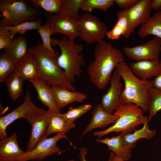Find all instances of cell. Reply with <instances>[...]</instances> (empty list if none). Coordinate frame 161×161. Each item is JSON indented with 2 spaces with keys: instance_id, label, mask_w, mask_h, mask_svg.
<instances>
[{
  "instance_id": "6da1fadb",
  "label": "cell",
  "mask_w": 161,
  "mask_h": 161,
  "mask_svg": "<svg viewBox=\"0 0 161 161\" xmlns=\"http://www.w3.org/2000/svg\"><path fill=\"white\" fill-rule=\"evenodd\" d=\"M94 60L87 72L91 82L100 90L104 89L109 82L114 69L124 61L122 52L104 40L97 44Z\"/></svg>"
},
{
  "instance_id": "7a4b0ae2",
  "label": "cell",
  "mask_w": 161,
  "mask_h": 161,
  "mask_svg": "<svg viewBox=\"0 0 161 161\" xmlns=\"http://www.w3.org/2000/svg\"><path fill=\"white\" fill-rule=\"evenodd\" d=\"M28 52L35 57L39 69V78L50 86L61 87L72 91H77L76 89L67 79L64 71L57 63V59L59 52L54 54L44 48L42 43L28 48Z\"/></svg>"
},
{
  "instance_id": "3957f363",
  "label": "cell",
  "mask_w": 161,
  "mask_h": 161,
  "mask_svg": "<svg viewBox=\"0 0 161 161\" xmlns=\"http://www.w3.org/2000/svg\"><path fill=\"white\" fill-rule=\"evenodd\" d=\"M115 70L125 84L120 97L119 105L131 103L139 106L144 112L148 111V92L153 87V80H143L136 77L124 61L120 63Z\"/></svg>"
},
{
  "instance_id": "277c9868",
  "label": "cell",
  "mask_w": 161,
  "mask_h": 161,
  "mask_svg": "<svg viewBox=\"0 0 161 161\" xmlns=\"http://www.w3.org/2000/svg\"><path fill=\"white\" fill-rule=\"evenodd\" d=\"M51 44L59 47L61 53L57 59V64L73 84L82 73V67L85 64L83 56L80 54L83 50V45L65 37L51 38Z\"/></svg>"
},
{
  "instance_id": "5b68a950",
  "label": "cell",
  "mask_w": 161,
  "mask_h": 161,
  "mask_svg": "<svg viewBox=\"0 0 161 161\" xmlns=\"http://www.w3.org/2000/svg\"><path fill=\"white\" fill-rule=\"evenodd\" d=\"M0 27L17 25L28 21L42 20L45 14L29 0H0Z\"/></svg>"
},
{
  "instance_id": "8992f818",
  "label": "cell",
  "mask_w": 161,
  "mask_h": 161,
  "mask_svg": "<svg viewBox=\"0 0 161 161\" xmlns=\"http://www.w3.org/2000/svg\"><path fill=\"white\" fill-rule=\"evenodd\" d=\"M143 112L140 108L132 103L120 105L114 112L119 117L114 124L103 130L94 132L93 135L100 139L112 132H131L148 118V117L144 115Z\"/></svg>"
},
{
  "instance_id": "52a82bcc",
  "label": "cell",
  "mask_w": 161,
  "mask_h": 161,
  "mask_svg": "<svg viewBox=\"0 0 161 161\" xmlns=\"http://www.w3.org/2000/svg\"><path fill=\"white\" fill-rule=\"evenodd\" d=\"M79 37L86 43L97 44L106 36L107 28L105 23L89 12H85L78 20Z\"/></svg>"
},
{
  "instance_id": "ba28073f",
  "label": "cell",
  "mask_w": 161,
  "mask_h": 161,
  "mask_svg": "<svg viewBox=\"0 0 161 161\" xmlns=\"http://www.w3.org/2000/svg\"><path fill=\"white\" fill-rule=\"evenodd\" d=\"M44 109L37 106L33 102L28 89L24 97V101L13 111L0 118V139L7 138L6 130L10 124L20 118L27 119L32 115L45 112Z\"/></svg>"
},
{
  "instance_id": "9c48e42d",
  "label": "cell",
  "mask_w": 161,
  "mask_h": 161,
  "mask_svg": "<svg viewBox=\"0 0 161 161\" xmlns=\"http://www.w3.org/2000/svg\"><path fill=\"white\" fill-rule=\"evenodd\" d=\"M62 139H68L65 133H57L52 137L43 139L33 150L25 151L17 161H41L54 154L60 155L62 153V151L57 145L56 143L58 141Z\"/></svg>"
},
{
  "instance_id": "30bf717a",
  "label": "cell",
  "mask_w": 161,
  "mask_h": 161,
  "mask_svg": "<svg viewBox=\"0 0 161 161\" xmlns=\"http://www.w3.org/2000/svg\"><path fill=\"white\" fill-rule=\"evenodd\" d=\"M123 51L128 58L137 61L158 59L161 51V39L155 36L143 44L126 47Z\"/></svg>"
},
{
  "instance_id": "8fae6325",
  "label": "cell",
  "mask_w": 161,
  "mask_h": 161,
  "mask_svg": "<svg viewBox=\"0 0 161 161\" xmlns=\"http://www.w3.org/2000/svg\"><path fill=\"white\" fill-rule=\"evenodd\" d=\"M151 0H138L132 7L126 10L128 22L127 30L123 36L128 38L137 27L146 23L151 17Z\"/></svg>"
},
{
  "instance_id": "7c38bea8",
  "label": "cell",
  "mask_w": 161,
  "mask_h": 161,
  "mask_svg": "<svg viewBox=\"0 0 161 161\" xmlns=\"http://www.w3.org/2000/svg\"><path fill=\"white\" fill-rule=\"evenodd\" d=\"M45 16L46 22L49 27L52 35L63 34L71 40L79 37L78 20L56 13H46Z\"/></svg>"
},
{
  "instance_id": "4fadbf2b",
  "label": "cell",
  "mask_w": 161,
  "mask_h": 161,
  "mask_svg": "<svg viewBox=\"0 0 161 161\" xmlns=\"http://www.w3.org/2000/svg\"><path fill=\"white\" fill-rule=\"evenodd\" d=\"M52 111L48 109L44 113L32 115L26 119V121L30 125L31 129L26 151L33 150L43 139L49 123Z\"/></svg>"
},
{
  "instance_id": "5bb4252c",
  "label": "cell",
  "mask_w": 161,
  "mask_h": 161,
  "mask_svg": "<svg viewBox=\"0 0 161 161\" xmlns=\"http://www.w3.org/2000/svg\"><path fill=\"white\" fill-rule=\"evenodd\" d=\"M121 76L115 70L112 74L109 83L110 86L106 92L102 97L100 103L103 109L112 114L119 106L120 97L122 91L123 84Z\"/></svg>"
},
{
  "instance_id": "9a60e30c",
  "label": "cell",
  "mask_w": 161,
  "mask_h": 161,
  "mask_svg": "<svg viewBox=\"0 0 161 161\" xmlns=\"http://www.w3.org/2000/svg\"><path fill=\"white\" fill-rule=\"evenodd\" d=\"M119 117V115L115 113L111 114L106 112L101 104L96 105L93 111L90 122L82 132L80 138L92 130L98 128H104L114 123Z\"/></svg>"
},
{
  "instance_id": "2e32d148",
  "label": "cell",
  "mask_w": 161,
  "mask_h": 161,
  "mask_svg": "<svg viewBox=\"0 0 161 161\" xmlns=\"http://www.w3.org/2000/svg\"><path fill=\"white\" fill-rule=\"evenodd\" d=\"M129 66L132 72L143 80L155 77L161 69V61L158 59L137 61Z\"/></svg>"
},
{
  "instance_id": "e0dca14e",
  "label": "cell",
  "mask_w": 161,
  "mask_h": 161,
  "mask_svg": "<svg viewBox=\"0 0 161 161\" xmlns=\"http://www.w3.org/2000/svg\"><path fill=\"white\" fill-rule=\"evenodd\" d=\"M17 135L14 133L0 140V161H17L25 152L19 147Z\"/></svg>"
},
{
  "instance_id": "ac0fdd59",
  "label": "cell",
  "mask_w": 161,
  "mask_h": 161,
  "mask_svg": "<svg viewBox=\"0 0 161 161\" xmlns=\"http://www.w3.org/2000/svg\"><path fill=\"white\" fill-rule=\"evenodd\" d=\"M56 103L60 110L70 103L83 102L86 98V94L78 91H72L61 87H51Z\"/></svg>"
},
{
  "instance_id": "d6986e66",
  "label": "cell",
  "mask_w": 161,
  "mask_h": 161,
  "mask_svg": "<svg viewBox=\"0 0 161 161\" xmlns=\"http://www.w3.org/2000/svg\"><path fill=\"white\" fill-rule=\"evenodd\" d=\"M30 81L35 89L38 100L43 104L55 112L60 113L50 86L41 79L38 78Z\"/></svg>"
},
{
  "instance_id": "ffe728a7",
  "label": "cell",
  "mask_w": 161,
  "mask_h": 161,
  "mask_svg": "<svg viewBox=\"0 0 161 161\" xmlns=\"http://www.w3.org/2000/svg\"><path fill=\"white\" fill-rule=\"evenodd\" d=\"M15 70L20 75L24 80L30 81L39 77V69L36 58L32 54L29 52L18 63Z\"/></svg>"
},
{
  "instance_id": "44dd1931",
  "label": "cell",
  "mask_w": 161,
  "mask_h": 161,
  "mask_svg": "<svg viewBox=\"0 0 161 161\" xmlns=\"http://www.w3.org/2000/svg\"><path fill=\"white\" fill-rule=\"evenodd\" d=\"M148 119L144 122L142 129L135 130L133 133H120L122 143L124 147L131 150L136 145L138 140L143 138L150 140L154 137L156 132L154 129H149Z\"/></svg>"
},
{
  "instance_id": "7402d4cb",
  "label": "cell",
  "mask_w": 161,
  "mask_h": 161,
  "mask_svg": "<svg viewBox=\"0 0 161 161\" xmlns=\"http://www.w3.org/2000/svg\"><path fill=\"white\" fill-rule=\"evenodd\" d=\"M121 134L111 138L106 137L104 139H97L96 141L106 145L107 151H111L116 157L122 159L123 161L128 160L131 156V150L124 147L122 144Z\"/></svg>"
},
{
  "instance_id": "603a6c76",
  "label": "cell",
  "mask_w": 161,
  "mask_h": 161,
  "mask_svg": "<svg viewBox=\"0 0 161 161\" xmlns=\"http://www.w3.org/2000/svg\"><path fill=\"white\" fill-rule=\"evenodd\" d=\"M75 126L74 123L68 122L61 113H57L52 110L49 123L43 139L47 138L54 133H66Z\"/></svg>"
},
{
  "instance_id": "cb8c5ba5",
  "label": "cell",
  "mask_w": 161,
  "mask_h": 161,
  "mask_svg": "<svg viewBox=\"0 0 161 161\" xmlns=\"http://www.w3.org/2000/svg\"><path fill=\"white\" fill-rule=\"evenodd\" d=\"M27 41L23 36L13 39L4 53L11 59L17 63L20 61L28 52Z\"/></svg>"
},
{
  "instance_id": "d4e9b609",
  "label": "cell",
  "mask_w": 161,
  "mask_h": 161,
  "mask_svg": "<svg viewBox=\"0 0 161 161\" xmlns=\"http://www.w3.org/2000/svg\"><path fill=\"white\" fill-rule=\"evenodd\" d=\"M138 34L141 38L153 35L161 39V11L156 12L146 23L140 25Z\"/></svg>"
},
{
  "instance_id": "484cf974",
  "label": "cell",
  "mask_w": 161,
  "mask_h": 161,
  "mask_svg": "<svg viewBox=\"0 0 161 161\" xmlns=\"http://www.w3.org/2000/svg\"><path fill=\"white\" fill-rule=\"evenodd\" d=\"M117 21L113 28L108 31L106 36L109 40H119L121 35L123 36L128 27V22L126 10L123 9L116 13Z\"/></svg>"
},
{
  "instance_id": "4316f807",
  "label": "cell",
  "mask_w": 161,
  "mask_h": 161,
  "mask_svg": "<svg viewBox=\"0 0 161 161\" xmlns=\"http://www.w3.org/2000/svg\"><path fill=\"white\" fill-rule=\"evenodd\" d=\"M24 81L20 75L15 70L5 80L8 91L13 100H16L23 92L22 84Z\"/></svg>"
},
{
  "instance_id": "83f0119b",
  "label": "cell",
  "mask_w": 161,
  "mask_h": 161,
  "mask_svg": "<svg viewBox=\"0 0 161 161\" xmlns=\"http://www.w3.org/2000/svg\"><path fill=\"white\" fill-rule=\"evenodd\" d=\"M161 110V92L152 87L148 92V110L149 112L148 122H149Z\"/></svg>"
},
{
  "instance_id": "f1b7e54d",
  "label": "cell",
  "mask_w": 161,
  "mask_h": 161,
  "mask_svg": "<svg viewBox=\"0 0 161 161\" xmlns=\"http://www.w3.org/2000/svg\"><path fill=\"white\" fill-rule=\"evenodd\" d=\"M83 0H63L62 6L58 14L67 18L78 20L79 11Z\"/></svg>"
},
{
  "instance_id": "f546056e",
  "label": "cell",
  "mask_w": 161,
  "mask_h": 161,
  "mask_svg": "<svg viewBox=\"0 0 161 161\" xmlns=\"http://www.w3.org/2000/svg\"><path fill=\"white\" fill-rule=\"evenodd\" d=\"M42 20L36 21H26L16 25L13 26H4V28L9 31L11 38L13 39L14 35L17 34L24 35L27 31L37 30L41 25Z\"/></svg>"
},
{
  "instance_id": "4dcf8cb0",
  "label": "cell",
  "mask_w": 161,
  "mask_h": 161,
  "mask_svg": "<svg viewBox=\"0 0 161 161\" xmlns=\"http://www.w3.org/2000/svg\"><path fill=\"white\" fill-rule=\"evenodd\" d=\"M114 3V0H83L80 9L90 13L98 9L106 12Z\"/></svg>"
},
{
  "instance_id": "1f68e13d",
  "label": "cell",
  "mask_w": 161,
  "mask_h": 161,
  "mask_svg": "<svg viewBox=\"0 0 161 161\" xmlns=\"http://www.w3.org/2000/svg\"><path fill=\"white\" fill-rule=\"evenodd\" d=\"M18 63L10 58L4 52L0 55V82H5L15 69Z\"/></svg>"
},
{
  "instance_id": "d6a6232c",
  "label": "cell",
  "mask_w": 161,
  "mask_h": 161,
  "mask_svg": "<svg viewBox=\"0 0 161 161\" xmlns=\"http://www.w3.org/2000/svg\"><path fill=\"white\" fill-rule=\"evenodd\" d=\"M34 5L42 8L49 13L58 14L62 4L63 0H29Z\"/></svg>"
},
{
  "instance_id": "836d02e7",
  "label": "cell",
  "mask_w": 161,
  "mask_h": 161,
  "mask_svg": "<svg viewBox=\"0 0 161 161\" xmlns=\"http://www.w3.org/2000/svg\"><path fill=\"white\" fill-rule=\"evenodd\" d=\"M92 107V106L89 104H84L75 108L70 107L66 112L61 114L68 122L74 123L75 120L89 111Z\"/></svg>"
},
{
  "instance_id": "e575fe53",
  "label": "cell",
  "mask_w": 161,
  "mask_h": 161,
  "mask_svg": "<svg viewBox=\"0 0 161 161\" xmlns=\"http://www.w3.org/2000/svg\"><path fill=\"white\" fill-rule=\"evenodd\" d=\"M37 31L40 34L42 40L43 47L54 54L58 52L55 51L52 47L51 35H52L49 27L48 24L45 23L41 25Z\"/></svg>"
},
{
  "instance_id": "d590c367",
  "label": "cell",
  "mask_w": 161,
  "mask_h": 161,
  "mask_svg": "<svg viewBox=\"0 0 161 161\" xmlns=\"http://www.w3.org/2000/svg\"><path fill=\"white\" fill-rule=\"evenodd\" d=\"M13 40L10 31L2 27H0V50L7 49Z\"/></svg>"
},
{
  "instance_id": "8d00e7d4",
  "label": "cell",
  "mask_w": 161,
  "mask_h": 161,
  "mask_svg": "<svg viewBox=\"0 0 161 161\" xmlns=\"http://www.w3.org/2000/svg\"><path fill=\"white\" fill-rule=\"evenodd\" d=\"M119 7L127 10L133 7L137 2L138 0H114Z\"/></svg>"
},
{
  "instance_id": "74e56055",
  "label": "cell",
  "mask_w": 161,
  "mask_h": 161,
  "mask_svg": "<svg viewBox=\"0 0 161 161\" xmlns=\"http://www.w3.org/2000/svg\"><path fill=\"white\" fill-rule=\"evenodd\" d=\"M80 151L79 158L81 161H87L86 158V156L87 154V150L86 148H78ZM114 155V154L111 152L110 156L107 161H111Z\"/></svg>"
},
{
  "instance_id": "f35d334b",
  "label": "cell",
  "mask_w": 161,
  "mask_h": 161,
  "mask_svg": "<svg viewBox=\"0 0 161 161\" xmlns=\"http://www.w3.org/2000/svg\"><path fill=\"white\" fill-rule=\"evenodd\" d=\"M153 80V87L161 92V69Z\"/></svg>"
},
{
  "instance_id": "ab89813d",
  "label": "cell",
  "mask_w": 161,
  "mask_h": 161,
  "mask_svg": "<svg viewBox=\"0 0 161 161\" xmlns=\"http://www.w3.org/2000/svg\"><path fill=\"white\" fill-rule=\"evenodd\" d=\"M151 10L161 11V0H151Z\"/></svg>"
},
{
  "instance_id": "60d3db41",
  "label": "cell",
  "mask_w": 161,
  "mask_h": 161,
  "mask_svg": "<svg viewBox=\"0 0 161 161\" xmlns=\"http://www.w3.org/2000/svg\"><path fill=\"white\" fill-rule=\"evenodd\" d=\"M111 161H123L122 159L117 157L114 155L112 157Z\"/></svg>"
},
{
  "instance_id": "b9f144b4",
  "label": "cell",
  "mask_w": 161,
  "mask_h": 161,
  "mask_svg": "<svg viewBox=\"0 0 161 161\" xmlns=\"http://www.w3.org/2000/svg\"><path fill=\"white\" fill-rule=\"evenodd\" d=\"M68 161H75L74 160L72 159V160H69Z\"/></svg>"
}]
</instances>
